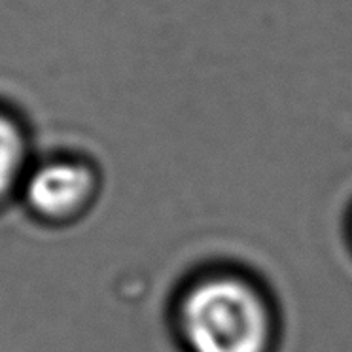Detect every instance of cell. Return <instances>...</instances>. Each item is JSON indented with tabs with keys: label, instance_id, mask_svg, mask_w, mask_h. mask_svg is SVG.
I'll return each instance as SVG.
<instances>
[{
	"label": "cell",
	"instance_id": "cell-1",
	"mask_svg": "<svg viewBox=\"0 0 352 352\" xmlns=\"http://www.w3.org/2000/svg\"><path fill=\"white\" fill-rule=\"evenodd\" d=\"M168 322L182 352H276L283 329L267 284L233 263L188 276L173 298Z\"/></svg>",
	"mask_w": 352,
	"mask_h": 352
},
{
	"label": "cell",
	"instance_id": "cell-2",
	"mask_svg": "<svg viewBox=\"0 0 352 352\" xmlns=\"http://www.w3.org/2000/svg\"><path fill=\"white\" fill-rule=\"evenodd\" d=\"M100 188L97 168L85 160H54L29 178L27 199L47 220H69L91 205Z\"/></svg>",
	"mask_w": 352,
	"mask_h": 352
},
{
	"label": "cell",
	"instance_id": "cell-4",
	"mask_svg": "<svg viewBox=\"0 0 352 352\" xmlns=\"http://www.w3.org/2000/svg\"><path fill=\"white\" fill-rule=\"evenodd\" d=\"M349 237H351V245H352V212H351V220H349Z\"/></svg>",
	"mask_w": 352,
	"mask_h": 352
},
{
	"label": "cell",
	"instance_id": "cell-3",
	"mask_svg": "<svg viewBox=\"0 0 352 352\" xmlns=\"http://www.w3.org/2000/svg\"><path fill=\"white\" fill-rule=\"evenodd\" d=\"M23 161V137L14 122L0 114V195L14 184Z\"/></svg>",
	"mask_w": 352,
	"mask_h": 352
}]
</instances>
